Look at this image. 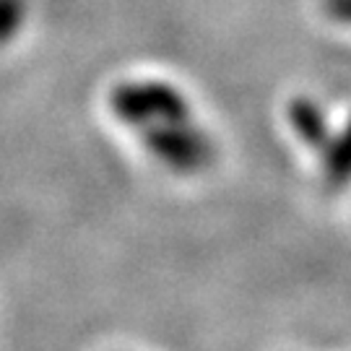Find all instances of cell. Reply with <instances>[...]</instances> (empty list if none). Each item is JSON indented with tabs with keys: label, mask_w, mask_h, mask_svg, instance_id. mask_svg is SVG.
<instances>
[{
	"label": "cell",
	"mask_w": 351,
	"mask_h": 351,
	"mask_svg": "<svg viewBox=\"0 0 351 351\" xmlns=\"http://www.w3.org/2000/svg\"><path fill=\"white\" fill-rule=\"evenodd\" d=\"M143 146L167 169L180 175H195L206 169L213 159L211 138L195 125H190L188 120L143 128Z\"/></svg>",
	"instance_id": "2"
},
{
	"label": "cell",
	"mask_w": 351,
	"mask_h": 351,
	"mask_svg": "<svg viewBox=\"0 0 351 351\" xmlns=\"http://www.w3.org/2000/svg\"><path fill=\"white\" fill-rule=\"evenodd\" d=\"M323 8L333 21L351 26V0H326Z\"/></svg>",
	"instance_id": "6"
},
{
	"label": "cell",
	"mask_w": 351,
	"mask_h": 351,
	"mask_svg": "<svg viewBox=\"0 0 351 351\" xmlns=\"http://www.w3.org/2000/svg\"><path fill=\"white\" fill-rule=\"evenodd\" d=\"M287 120L304 146H310V149H326L328 146V141H330L328 120L320 110V104L310 97H297V99L289 101Z\"/></svg>",
	"instance_id": "3"
},
{
	"label": "cell",
	"mask_w": 351,
	"mask_h": 351,
	"mask_svg": "<svg viewBox=\"0 0 351 351\" xmlns=\"http://www.w3.org/2000/svg\"><path fill=\"white\" fill-rule=\"evenodd\" d=\"M110 107L120 123L133 128H151L190 117L188 97L167 81H123L112 88Z\"/></svg>",
	"instance_id": "1"
},
{
	"label": "cell",
	"mask_w": 351,
	"mask_h": 351,
	"mask_svg": "<svg viewBox=\"0 0 351 351\" xmlns=\"http://www.w3.org/2000/svg\"><path fill=\"white\" fill-rule=\"evenodd\" d=\"M326 180L330 188H343L351 180V120L326 146Z\"/></svg>",
	"instance_id": "4"
},
{
	"label": "cell",
	"mask_w": 351,
	"mask_h": 351,
	"mask_svg": "<svg viewBox=\"0 0 351 351\" xmlns=\"http://www.w3.org/2000/svg\"><path fill=\"white\" fill-rule=\"evenodd\" d=\"M26 21L24 0H0V45H8Z\"/></svg>",
	"instance_id": "5"
}]
</instances>
